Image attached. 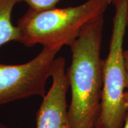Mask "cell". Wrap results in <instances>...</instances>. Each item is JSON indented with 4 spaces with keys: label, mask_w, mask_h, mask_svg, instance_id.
I'll return each instance as SVG.
<instances>
[{
    "label": "cell",
    "mask_w": 128,
    "mask_h": 128,
    "mask_svg": "<svg viewBox=\"0 0 128 128\" xmlns=\"http://www.w3.org/2000/svg\"><path fill=\"white\" fill-rule=\"evenodd\" d=\"M104 16L87 26L70 46L72 60L66 72L72 96L70 128H94L98 120L103 82L100 54Z\"/></svg>",
    "instance_id": "cell-1"
},
{
    "label": "cell",
    "mask_w": 128,
    "mask_h": 128,
    "mask_svg": "<svg viewBox=\"0 0 128 128\" xmlns=\"http://www.w3.org/2000/svg\"><path fill=\"white\" fill-rule=\"evenodd\" d=\"M108 5L106 0H86L74 7L30 8L17 23L19 42L28 48L70 46L87 26L104 15Z\"/></svg>",
    "instance_id": "cell-2"
},
{
    "label": "cell",
    "mask_w": 128,
    "mask_h": 128,
    "mask_svg": "<svg viewBox=\"0 0 128 128\" xmlns=\"http://www.w3.org/2000/svg\"><path fill=\"white\" fill-rule=\"evenodd\" d=\"M114 16L109 51L103 60V82L100 111L96 124L100 128H124L128 112L124 99L126 70L124 41L128 22V0H114Z\"/></svg>",
    "instance_id": "cell-3"
},
{
    "label": "cell",
    "mask_w": 128,
    "mask_h": 128,
    "mask_svg": "<svg viewBox=\"0 0 128 128\" xmlns=\"http://www.w3.org/2000/svg\"><path fill=\"white\" fill-rule=\"evenodd\" d=\"M59 48L43 47L34 58L19 65L0 63V106L45 96V86Z\"/></svg>",
    "instance_id": "cell-4"
},
{
    "label": "cell",
    "mask_w": 128,
    "mask_h": 128,
    "mask_svg": "<svg viewBox=\"0 0 128 128\" xmlns=\"http://www.w3.org/2000/svg\"><path fill=\"white\" fill-rule=\"evenodd\" d=\"M52 84L36 114V128H70L66 94L70 84L63 57L55 58L51 70Z\"/></svg>",
    "instance_id": "cell-5"
},
{
    "label": "cell",
    "mask_w": 128,
    "mask_h": 128,
    "mask_svg": "<svg viewBox=\"0 0 128 128\" xmlns=\"http://www.w3.org/2000/svg\"><path fill=\"white\" fill-rule=\"evenodd\" d=\"M17 0H0V47L10 42H19L20 33L12 24V14Z\"/></svg>",
    "instance_id": "cell-6"
},
{
    "label": "cell",
    "mask_w": 128,
    "mask_h": 128,
    "mask_svg": "<svg viewBox=\"0 0 128 128\" xmlns=\"http://www.w3.org/2000/svg\"><path fill=\"white\" fill-rule=\"evenodd\" d=\"M18 2H24L28 5L30 8L42 10L56 7V5L60 0H17Z\"/></svg>",
    "instance_id": "cell-7"
},
{
    "label": "cell",
    "mask_w": 128,
    "mask_h": 128,
    "mask_svg": "<svg viewBox=\"0 0 128 128\" xmlns=\"http://www.w3.org/2000/svg\"><path fill=\"white\" fill-rule=\"evenodd\" d=\"M124 62L126 70V88L128 89V49L124 51Z\"/></svg>",
    "instance_id": "cell-8"
},
{
    "label": "cell",
    "mask_w": 128,
    "mask_h": 128,
    "mask_svg": "<svg viewBox=\"0 0 128 128\" xmlns=\"http://www.w3.org/2000/svg\"><path fill=\"white\" fill-rule=\"evenodd\" d=\"M124 99L128 104V92H125L124 93Z\"/></svg>",
    "instance_id": "cell-9"
},
{
    "label": "cell",
    "mask_w": 128,
    "mask_h": 128,
    "mask_svg": "<svg viewBox=\"0 0 128 128\" xmlns=\"http://www.w3.org/2000/svg\"><path fill=\"white\" fill-rule=\"evenodd\" d=\"M124 128H128V112L127 116H126V118L125 120V122H124Z\"/></svg>",
    "instance_id": "cell-10"
},
{
    "label": "cell",
    "mask_w": 128,
    "mask_h": 128,
    "mask_svg": "<svg viewBox=\"0 0 128 128\" xmlns=\"http://www.w3.org/2000/svg\"><path fill=\"white\" fill-rule=\"evenodd\" d=\"M0 128H8L7 126L3 124H0Z\"/></svg>",
    "instance_id": "cell-11"
},
{
    "label": "cell",
    "mask_w": 128,
    "mask_h": 128,
    "mask_svg": "<svg viewBox=\"0 0 128 128\" xmlns=\"http://www.w3.org/2000/svg\"><path fill=\"white\" fill-rule=\"evenodd\" d=\"M106 1L107 2H108V4H110L111 2H113V1H114V0H106Z\"/></svg>",
    "instance_id": "cell-12"
},
{
    "label": "cell",
    "mask_w": 128,
    "mask_h": 128,
    "mask_svg": "<svg viewBox=\"0 0 128 128\" xmlns=\"http://www.w3.org/2000/svg\"><path fill=\"white\" fill-rule=\"evenodd\" d=\"M94 128H99V127H98V126H97V124H96V126H95V127H94Z\"/></svg>",
    "instance_id": "cell-13"
},
{
    "label": "cell",
    "mask_w": 128,
    "mask_h": 128,
    "mask_svg": "<svg viewBox=\"0 0 128 128\" xmlns=\"http://www.w3.org/2000/svg\"><path fill=\"white\" fill-rule=\"evenodd\" d=\"M127 26H128V24H127Z\"/></svg>",
    "instance_id": "cell-14"
}]
</instances>
